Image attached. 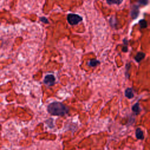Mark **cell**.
I'll use <instances>...</instances> for the list:
<instances>
[{
  "mask_svg": "<svg viewBox=\"0 0 150 150\" xmlns=\"http://www.w3.org/2000/svg\"><path fill=\"white\" fill-rule=\"evenodd\" d=\"M48 112L52 115L63 116L69 112V108L61 102L54 101L50 103L47 108Z\"/></svg>",
  "mask_w": 150,
  "mask_h": 150,
  "instance_id": "cell-1",
  "label": "cell"
},
{
  "mask_svg": "<svg viewBox=\"0 0 150 150\" xmlns=\"http://www.w3.org/2000/svg\"><path fill=\"white\" fill-rule=\"evenodd\" d=\"M67 20L69 24L71 25H74L78 24L79 22L82 21L83 18L77 14L69 13L67 16Z\"/></svg>",
  "mask_w": 150,
  "mask_h": 150,
  "instance_id": "cell-2",
  "label": "cell"
},
{
  "mask_svg": "<svg viewBox=\"0 0 150 150\" xmlns=\"http://www.w3.org/2000/svg\"><path fill=\"white\" fill-rule=\"evenodd\" d=\"M55 81L56 79L53 74L46 75L43 80V83L48 86H53L55 84Z\"/></svg>",
  "mask_w": 150,
  "mask_h": 150,
  "instance_id": "cell-3",
  "label": "cell"
},
{
  "mask_svg": "<svg viewBox=\"0 0 150 150\" xmlns=\"http://www.w3.org/2000/svg\"><path fill=\"white\" fill-rule=\"evenodd\" d=\"M139 6L137 5H133L131 6V16L133 19H136L139 15Z\"/></svg>",
  "mask_w": 150,
  "mask_h": 150,
  "instance_id": "cell-4",
  "label": "cell"
},
{
  "mask_svg": "<svg viewBox=\"0 0 150 150\" xmlns=\"http://www.w3.org/2000/svg\"><path fill=\"white\" fill-rule=\"evenodd\" d=\"M135 136L138 139H144V135L141 129V128H138L136 129L135 131Z\"/></svg>",
  "mask_w": 150,
  "mask_h": 150,
  "instance_id": "cell-5",
  "label": "cell"
},
{
  "mask_svg": "<svg viewBox=\"0 0 150 150\" xmlns=\"http://www.w3.org/2000/svg\"><path fill=\"white\" fill-rule=\"evenodd\" d=\"M145 57V53H143V52H138L137 54H136V56H135L134 59L135 60L138 62H140L142 59H144V57Z\"/></svg>",
  "mask_w": 150,
  "mask_h": 150,
  "instance_id": "cell-6",
  "label": "cell"
},
{
  "mask_svg": "<svg viewBox=\"0 0 150 150\" xmlns=\"http://www.w3.org/2000/svg\"><path fill=\"white\" fill-rule=\"evenodd\" d=\"M125 96L128 98H132L134 96L132 88H127L125 90Z\"/></svg>",
  "mask_w": 150,
  "mask_h": 150,
  "instance_id": "cell-7",
  "label": "cell"
},
{
  "mask_svg": "<svg viewBox=\"0 0 150 150\" xmlns=\"http://www.w3.org/2000/svg\"><path fill=\"white\" fill-rule=\"evenodd\" d=\"M132 110L134 111L136 114H138L141 111V108L139 106V103L138 102L136 103L132 107Z\"/></svg>",
  "mask_w": 150,
  "mask_h": 150,
  "instance_id": "cell-8",
  "label": "cell"
},
{
  "mask_svg": "<svg viewBox=\"0 0 150 150\" xmlns=\"http://www.w3.org/2000/svg\"><path fill=\"white\" fill-rule=\"evenodd\" d=\"M100 63V62L99 60L96 59H91L88 62V65L91 67H95L98 64H99Z\"/></svg>",
  "mask_w": 150,
  "mask_h": 150,
  "instance_id": "cell-9",
  "label": "cell"
},
{
  "mask_svg": "<svg viewBox=\"0 0 150 150\" xmlns=\"http://www.w3.org/2000/svg\"><path fill=\"white\" fill-rule=\"evenodd\" d=\"M141 28H146L147 27V22L145 19H141L138 22Z\"/></svg>",
  "mask_w": 150,
  "mask_h": 150,
  "instance_id": "cell-10",
  "label": "cell"
},
{
  "mask_svg": "<svg viewBox=\"0 0 150 150\" xmlns=\"http://www.w3.org/2000/svg\"><path fill=\"white\" fill-rule=\"evenodd\" d=\"M122 1L121 0H108L107 1V3L109 5H111L113 4H115L117 5H120L121 3H122Z\"/></svg>",
  "mask_w": 150,
  "mask_h": 150,
  "instance_id": "cell-11",
  "label": "cell"
},
{
  "mask_svg": "<svg viewBox=\"0 0 150 150\" xmlns=\"http://www.w3.org/2000/svg\"><path fill=\"white\" fill-rule=\"evenodd\" d=\"M46 124H47V125L49 126V128H53L54 125H53V119L49 118V119H48V120L46 121Z\"/></svg>",
  "mask_w": 150,
  "mask_h": 150,
  "instance_id": "cell-12",
  "label": "cell"
},
{
  "mask_svg": "<svg viewBox=\"0 0 150 150\" xmlns=\"http://www.w3.org/2000/svg\"><path fill=\"white\" fill-rule=\"evenodd\" d=\"M40 21L42 22H43L44 23H49V21L48 19L45 17V16H42V17H40Z\"/></svg>",
  "mask_w": 150,
  "mask_h": 150,
  "instance_id": "cell-13",
  "label": "cell"
},
{
  "mask_svg": "<svg viewBox=\"0 0 150 150\" xmlns=\"http://www.w3.org/2000/svg\"><path fill=\"white\" fill-rule=\"evenodd\" d=\"M138 2L139 3V5H146L148 3V1H145V0H141L138 1Z\"/></svg>",
  "mask_w": 150,
  "mask_h": 150,
  "instance_id": "cell-14",
  "label": "cell"
},
{
  "mask_svg": "<svg viewBox=\"0 0 150 150\" xmlns=\"http://www.w3.org/2000/svg\"><path fill=\"white\" fill-rule=\"evenodd\" d=\"M122 51L124 52H127L128 51V47L127 46H125L122 48Z\"/></svg>",
  "mask_w": 150,
  "mask_h": 150,
  "instance_id": "cell-15",
  "label": "cell"
},
{
  "mask_svg": "<svg viewBox=\"0 0 150 150\" xmlns=\"http://www.w3.org/2000/svg\"><path fill=\"white\" fill-rule=\"evenodd\" d=\"M123 42H124V44L125 45V46H127V45H128V40L126 39H123Z\"/></svg>",
  "mask_w": 150,
  "mask_h": 150,
  "instance_id": "cell-16",
  "label": "cell"
}]
</instances>
